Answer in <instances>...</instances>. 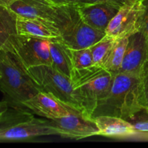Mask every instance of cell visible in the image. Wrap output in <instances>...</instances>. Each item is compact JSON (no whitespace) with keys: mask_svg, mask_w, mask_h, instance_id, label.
Listing matches in <instances>:
<instances>
[{"mask_svg":"<svg viewBox=\"0 0 148 148\" xmlns=\"http://www.w3.org/2000/svg\"><path fill=\"white\" fill-rule=\"evenodd\" d=\"M17 31L19 36L53 40L60 39L59 30L50 21L17 16Z\"/></svg>","mask_w":148,"mask_h":148,"instance_id":"obj_13","label":"cell"},{"mask_svg":"<svg viewBox=\"0 0 148 148\" xmlns=\"http://www.w3.org/2000/svg\"><path fill=\"white\" fill-rule=\"evenodd\" d=\"M49 40L20 36L14 53L27 69L40 65H52L49 46Z\"/></svg>","mask_w":148,"mask_h":148,"instance_id":"obj_8","label":"cell"},{"mask_svg":"<svg viewBox=\"0 0 148 148\" xmlns=\"http://www.w3.org/2000/svg\"><path fill=\"white\" fill-rule=\"evenodd\" d=\"M0 51H1V49H0Z\"/></svg>","mask_w":148,"mask_h":148,"instance_id":"obj_29","label":"cell"},{"mask_svg":"<svg viewBox=\"0 0 148 148\" xmlns=\"http://www.w3.org/2000/svg\"><path fill=\"white\" fill-rule=\"evenodd\" d=\"M19 37L17 14L8 7H0V49L14 53Z\"/></svg>","mask_w":148,"mask_h":148,"instance_id":"obj_14","label":"cell"},{"mask_svg":"<svg viewBox=\"0 0 148 148\" xmlns=\"http://www.w3.org/2000/svg\"><path fill=\"white\" fill-rule=\"evenodd\" d=\"M27 72L41 91L49 92L78 108L73 96L72 80L69 77L59 72L52 65L33 66L28 68Z\"/></svg>","mask_w":148,"mask_h":148,"instance_id":"obj_5","label":"cell"},{"mask_svg":"<svg viewBox=\"0 0 148 148\" xmlns=\"http://www.w3.org/2000/svg\"><path fill=\"white\" fill-rule=\"evenodd\" d=\"M49 46L52 66L70 77L73 70L70 48L65 45L60 39L50 40Z\"/></svg>","mask_w":148,"mask_h":148,"instance_id":"obj_16","label":"cell"},{"mask_svg":"<svg viewBox=\"0 0 148 148\" xmlns=\"http://www.w3.org/2000/svg\"><path fill=\"white\" fill-rule=\"evenodd\" d=\"M0 90L10 105L24 107L26 101L41 91L15 53L0 51Z\"/></svg>","mask_w":148,"mask_h":148,"instance_id":"obj_4","label":"cell"},{"mask_svg":"<svg viewBox=\"0 0 148 148\" xmlns=\"http://www.w3.org/2000/svg\"><path fill=\"white\" fill-rule=\"evenodd\" d=\"M33 118L34 117L30 113L21 109L20 107L13 106L0 116V130Z\"/></svg>","mask_w":148,"mask_h":148,"instance_id":"obj_19","label":"cell"},{"mask_svg":"<svg viewBox=\"0 0 148 148\" xmlns=\"http://www.w3.org/2000/svg\"><path fill=\"white\" fill-rule=\"evenodd\" d=\"M49 124L62 137L81 140L98 135L99 130L94 120L83 114H69L53 120Z\"/></svg>","mask_w":148,"mask_h":148,"instance_id":"obj_9","label":"cell"},{"mask_svg":"<svg viewBox=\"0 0 148 148\" xmlns=\"http://www.w3.org/2000/svg\"><path fill=\"white\" fill-rule=\"evenodd\" d=\"M73 69H82L93 65L90 47L79 49H70Z\"/></svg>","mask_w":148,"mask_h":148,"instance_id":"obj_20","label":"cell"},{"mask_svg":"<svg viewBox=\"0 0 148 148\" xmlns=\"http://www.w3.org/2000/svg\"><path fill=\"white\" fill-rule=\"evenodd\" d=\"M144 10L142 0H127L106 28V36L116 40L129 38L141 30Z\"/></svg>","mask_w":148,"mask_h":148,"instance_id":"obj_6","label":"cell"},{"mask_svg":"<svg viewBox=\"0 0 148 148\" xmlns=\"http://www.w3.org/2000/svg\"><path fill=\"white\" fill-rule=\"evenodd\" d=\"M48 20L59 30L60 40L69 48L90 47L106 36L105 31L96 30L85 23L77 5L48 6Z\"/></svg>","mask_w":148,"mask_h":148,"instance_id":"obj_3","label":"cell"},{"mask_svg":"<svg viewBox=\"0 0 148 148\" xmlns=\"http://www.w3.org/2000/svg\"><path fill=\"white\" fill-rule=\"evenodd\" d=\"M17 0H0V7H9Z\"/></svg>","mask_w":148,"mask_h":148,"instance_id":"obj_27","label":"cell"},{"mask_svg":"<svg viewBox=\"0 0 148 148\" xmlns=\"http://www.w3.org/2000/svg\"><path fill=\"white\" fill-rule=\"evenodd\" d=\"M23 106L31 110L34 114L49 120L56 119L69 114H83L76 107L44 91H40L26 101L23 103Z\"/></svg>","mask_w":148,"mask_h":148,"instance_id":"obj_7","label":"cell"},{"mask_svg":"<svg viewBox=\"0 0 148 148\" xmlns=\"http://www.w3.org/2000/svg\"><path fill=\"white\" fill-rule=\"evenodd\" d=\"M141 75L116 72L111 89L98 103L93 114L128 120L144 109Z\"/></svg>","mask_w":148,"mask_h":148,"instance_id":"obj_1","label":"cell"},{"mask_svg":"<svg viewBox=\"0 0 148 148\" xmlns=\"http://www.w3.org/2000/svg\"><path fill=\"white\" fill-rule=\"evenodd\" d=\"M120 7L105 3H87L77 5V10L86 24L96 30L105 31Z\"/></svg>","mask_w":148,"mask_h":148,"instance_id":"obj_12","label":"cell"},{"mask_svg":"<svg viewBox=\"0 0 148 148\" xmlns=\"http://www.w3.org/2000/svg\"><path fill=\"white\" fill-rule=\"evenodd\" d=\"M114 42V39L106 36L101 40L90 46L93 65L103 67Z\"/></svg>","mask_w":148,"mask_h":148,"instance_id":"obj_18","label":"cell"},{"mask_svg":"<svg viewBox=\"0 0 148 148\" xmlns=\"http://www.w3.org/2000/svg\"></svg>","mask_w":148,"mask_h":148,"instance_id":"obj_30","label":"cell"},{"mask_svg":"<svg viewBox=\"0 0 148 148\" xmlns=\"http://www.w3.org/2000/svg\"><path fill=\"white\" fill-rule=\"evenodd\" d=\"M9 108H10V103L7 101L0 102V116L4 114Z\"/></svg>","mask_w":148,"mask_h":148,"instance_id":"obj_26","label":"cell"},{"mask_svg":"<svg viewBox=\"0 0 148 148\" xmlns=\"http://www.w3.org/2000/svg\"><path fill=\"white\" fill-rule=\"evenodd\" d=\"M127 121L132 124L137 133L148 134V111L145 108L139 111Z\"/></svg>","mask_w":148,"mask_h":148,"instance_id":"obj_21","label":"cell"},{"mask_svg":"<svg viewBox=\"0 0 148 148\" xmlns=\"http://www.w3.org/2000/svg\"><path fill=\"white\" fill-rule=\"evenodd\" d=\"M58 135L49 120L32 119L0 130V142L20 141L41 136Z\"/></svg>","mask_w":148,"mask_h":148,"instance_id":"obj_11","label":"cell"},{"mask_svg":"<svg viewBox=\"0 0 148 148\" xmlns=\"http://www.w3.org/2000/svg\"><path fill=\"white\" fill-rule=\"evenodd\" d=\"M128 38L124 59L117 72L141 75L143 67L148 61L147 40L142 30L134 33Z\"/></svg>","mask_w":148,"mask_h":148,"instance_id":"obj_10","label":"cell"},{"mask_svg":"<svg viewBox=\"0 0 148 148\" xmlns=\"http://www.w3.org/2000/svg\"><path fill=\"white\" fill-rule=\"evenodd\" d=\"M1 70H0V78H1Z\"/></svg>","mask_w":148,"mask_h":148,"instance_id":"obj_28","label":"cell"},{"mask_svg":"<svg viewBox=\"0 0 148 148\" xmlns=\"http://www.w3.org/2000/svg\"><path fill=\"white\" fill-rule=\"evenodd\" d=\"M90 3H105L121 7L127 0H88Z\"/></svg>","mask_w":148,"mask_h":148,"instance_id":"obj_25","label":"cell"},{"mask_svg":"<svg viewBox=\"0 0 148 148\" xmlns=\"http://www.w3.org/2000/svg\"><path fill=\"white\" fill-rule=\"evenodd\" d=\"M99 130L98 135L123 137L137 134L132 124L127 120L114 116H98L92 118Z\"/></svg>","mask_w":148,"mask_h":148,"instance_id":"obj_15","label":"cell"},{"mask_svg":"<svg viewBox=\"0 0 148 148\" xmlns=\"http://www.w3.org/2000/svg\"><path fill=\"white\" fill-rule=\"evenodd\" d=\"M128 38L116 39L103 67L116 73L119 70L128 44Z\"/></svg>","mask_w":148,"mask_h":148,"instance_id":"obj_17","label":"cell"},{"mask_svg":"<svg viewBox=\"0 0 148 148\" xmlns=\"http://www.w3.org/2000/svg\"><path fill=\"white\" fill-rule=\"evenodd\" d=\"M142 1L144 4L145 10L142 20L141 30L145 35L148 43V0H142Z\"/></svg>","mask_w":148,"mask_h":148,"instance_id":"obj_24","label":"cell"},{"mask_svg":"<svg viewBox=\"0 0 148 148\" xmlns=\"http://www.w3.org/2000/svg\"><path fill=\"white\" fill-rule=\"evenodd\" d=\"M114 74L96 65L73 69L70 77L73 96L77 106L85 116L92 119L99 101L111 89Z\"/></svg>","mask_w":148,"mask_h":148,"instance_id":"obj_2","label":"cell"},{"mask_svg":"<svg viewBox=\"0 0 148 148\" xmlns=\"http://www.w3.org/2000/svg\"><path fill=\"white\" fill-rule=\"evenodd\" d=\"M143 98L145 108L148 111V61L145 63L141 73Z\"/></svg>","mask_w":148,"mask_h":148,"instance_id":"obj_22","label":"cell"},{"mask_svg":"<svg viewBox=\"0 0 148 148\" xmlns=\"http://www.w3.org/2000/svg\"><path fill=\"white\" fill-rule=\"evenodd\" d=\"M45 1L54 6L79 5V4L90 3L88 0H45Z\"/></svg>","mask_w":148,"mask_h":148,"instance_id":"obj_23","label":"cell"}]
</instances>
